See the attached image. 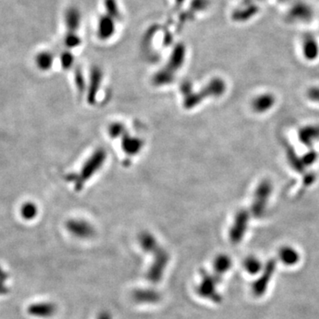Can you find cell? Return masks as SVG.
<instances>
[{"label": "cell", "mask_w": 319, "mask_h": 319, "mask_svg": "<svg viewBox=\"0 0 319 319\" xmlns=\"http://www.w3.org/2000/svg\"><path fill=\"white\" fill-rule=\"evenodd\" d=\"M39 213L38 206L33 202H26L21 206V215L22 218H24L27 221H30L37 217Z\"/></svg>", "instance_id": "cell-26"}, {"label": "cell", "mask_w": 319, "mask_h": 319, "mask_svg": "<svg viewBox=\"0 0 319 319\" xmlns=\"http://www.w3.org/2000/svg\"><path fill=\"white\" fill-rule=\"evenodd\" d=\"M251 217L249 210L247 209H241L237 212L233 226L230 230V239L233 244H239L241 242L243 238L246 234L249 219Z\"/></svg>", "instance_id": "cell-5"}, {"label": "cell", "mask_w": 319, "mask_h": 319, "mask_svg": "<svg viewBox=\"0 0 319 319\" xmlns=\"http://www.w3.org/2000/svg\"><path fill=\"white\" fill-rule=\"evenodd\" d=\"M59 61L63 70H70L75 63V56L70 50H66L59 56Z\"/></svg>", "instance_id": "cell-27"}, {"label": "cell", "mask_w": 319, "mask_h": 319, "mask_svg": "<svg viewBox=\"0 0 319 319\" xmlns=\"http://www.w3.org/2000/svg\"><path fill=\"white\" fill-rule=\"evenodd\" d=\"M244 268L249 274L257 275L263 271L264 265L257 257H248L244 262Z\"/></svg>", "instance_id": "cell-23"}, {"label": "cell", "mask_w": 319, "mask_h": 319, "mask_svg": "<svg viewBox=\"0 0 319 319\" xmlns=\"http://www.w3.org/2000/svg\"><path fill=\"white\" fill-rule=\"evenodd\" d=\"M217 277L219 276H211V275L205 273L204 276L202 277L201 284H199L198 291L199 295L201 297L205 299H210L212 301L215 302H220L221 297L220 295L216 293L215 285L218 283L219 279Z\"/></svg>", "instance_id": "cell-8"}, {"label": "cell", "mask_w": 319, "mask_h": 319, "mask_svg": "<svg viewBox=\"0 0 319 319\" xmlns=\"http://www.w3.org/2000/svg\"><path fill=\"white\" fill-rule=\"evenodd\" d=\"M107 160V153L103 148L96 150L81 168L79 173L71 174L68 179L73 182L77 191H81L84 184L101 170Z\"/></svg>", "instance_id": "cell-3"}, {"label": "cell", "mask_w": 319, "mask_h": 319, "mask_svg": "<svg viewBox=\"0 0 319 319\" xmlns=\"http://www.w3.org/2000/svg\"><path fill=\"white\" fill-rule=\"evenodd\" d=\"M300 140L305 145H311L319 140V126H307L299 132Z\"/></svg>", "instance_id": "cell-21"}, {"label": "cell", "mask_w": 319, "mask_h": 319, "mask_svg": "<svg viewBox=\"0 0 319 319\" xmlns=\"http://www.w3.org/2000/svg\"><path fill=\"white\" fill-rule=\"evenodd\" d=\"M272 193V184L269 180H263L258 184L254 194L249 213L254 218H261L264 216L267 208L268 202Z\"/></svg>", "instance_id": "cell-4"}, {"label": "cell", "mask_w": 319, "mask_h": 319, "mask_svg": "<svg viewBox=\"0 0 319 319\" xmlns=\"http://www.w3.org/2000/svg\"><path fill=\"white\" fill-rule=\"evenodd\" d=\"M63 43L66 46L67 50L71 51L79 47L82 44V39L80 38L79 34H77V32L66 31L63 38Z\"/></svg>", "instance_id": "cell-24"}, {"label": "cell", "mask_w": 319, "mask_h": 319, "mask_svg": "<svg viewBox=\"0 0 319 319\" xmlns=\"http://www.w3.org/2000/svg\"><path fill=\"white\" fill-rule=\"evenodd\" d=\"M185 55V46L183 44H178L171 52L166 66L154 75L153 78V84L155 86H165L172 83L176 74L184 65Z\"/></svg>", "instance_id": "cell-2"}, {"label": "cell", "mask_w": 319, "mask_h": 319, "mask_svg": "<svg viewBox=\"0 0 319 319\" xmlns=\"http://www.w3.org/2000/svg\"><path fill=\"white\" fill-rule=\"evenodd\" d=\"M278 258L286 266H295L300 261V253L292 246H283L278 251Z\"/></svg>", "instance_id": "cell-16"}, {"label": "cell", "mask_w": 319, "mask_h": 319, "mask_svg": "<svg viewBox=\"0 0 319 319\" xmlns=\"http://www.w3.org/2000/svg\"><path fill=\"white\" fill-rule=\"evenodd\" d=\"M56 309L57 308L55 304L52 302H37L28 306V313L33 316L46 318L53 316L55 314Z\"/></svg>", "instance_id": "cell-13"}, {"label": "cell", "mask_w": 319, "mask_h": 319, "mask_svg": "<svg viewBox=\"0 0 319 319\" xmlns=\"http://www.w3.org/2000/svg\"><path fill=\"white\" fill-rule=\"evenodd\" d=\"M126 132V128L124 125L121 122H114L108 128L109 136L113 139H118Z\"/></svg>", "instance_id": "cell-28"}, {"label": "cell", "mask_w": 319, "mask_h": 319, "mask_svg": "<svg viewBox=\"0 0 319 319\" xmlns=\"http://www.w3.org/2000/svg\"><path fill=\"white\" fill-rule=\"evenodd\" d=\"M175 1V5H176V7H180L183 6V4L186 1V0H174Z\"/></svg>", "instance_id": "cell-35"}, {"label": "cell", "mask_w": 319, "mask_h": 319, "mask_svg": "<svg viewBox=\"0 0 319 319\" xmlns=\"http://www.w3.org/2000/svg\"><path fill=\"white\" fill-rule=\"evenodd\" d=\"M133 298L140 303H154L159 301L160 295L153 289H138L133 293Z\"/></svg>", "instance_id": "cell-19"}, {"label": "cell", "mask_w": 319, "mask_h": 319, "mask_svg": "<svg viewBox=\"0 0 319 319\" xmlns=\"http://www.w3.org/2000/svg\"><path fill=\"white\" fill-rule=\"evenodd\" d=\"M302 52L306 59L313 60L319 53V47L315 39L311 36H306L302 41Z\"/></svg>", "instance_id": "cell-18"}, {"label": "cell", "mask_w": 319, "mask_h": 319, "mask_svg": "<svg viewBox=\"0 0 319 319\" xmlns=\"http://www.w3.org/2000/svg\"><path fill=\"white\" fill-rule=\"evenodd\" d=\"M97 319H112V316L108 311H103L99 314Z\"/></svg>", "instance_id": "cell-33"}, {"label": "cell", "mask_w": 319, "mask_h": 319, "mask_svg": "<svg viewBox=\"0 0 319 319\" xmlns=\"http://www.w3.org/2000/svg\"><path fill=\"white\" fill-rule=\"evenodd\" d=\"M64 24L67 31L77 32L82 24V14L76 7H70L65 11Z\"/></svg>", "instance_id": "cell-12"}, {"label": "cell", "mask_w": 319, "mask_h": 319, "mask_svg": "<svg viewBox=\"0 0 319 319\" xmlns=\"http://www.w3.org/2000/svg\"><path fill=\"white\" fill-rule=\"evenodd\" d=\"M75 83H76V86H77L79 93L83 94V91L85 90L86 83H85V79L83 77V71L79 67L77 68L76 71H75Z\"/></svg>", "instance_id": "cell-29"}, {"label": "cell", "mask_w": 319, "mask_h": 319, "mask_svg": "<svg viewBox=\"0 0 319 319\" xmlns=\"http://www.w3.org/2000/svg\"><path fill=\"white\" fill-rule=\"evenodd\" d=\"M181 93L183 95V106L185 109H193L209 98L221 97L226 90V83L222 78L215 77L210 80L201 90L195 91L188 82L181 84Z\"/></svg>", "instance_id": "cell-1"}, {"label": "cell", "mask_w": 319, "mask_h": 319, "mask_svg": "<svg viewBox=\"0 0 319 319\" xmlns=\"http://www.w3.org/2000/svg\"><path fill=\"white\" fill-rule=\"evenodd\" d=\"M121 138L122 150L129 155H135L142 149L144 146L142 140L137 137H132L129 132H125Z\"/></svg>", "instance_id": "cell-14"}, {"label": "cell", "mask_w": 319, "mask_h": 319, "mask_svg": "<svg viewBox=\"0 0 319 319\" xmlns=\"http://www.w3.org/2000/svg\"><path fill=\"white\" fill-rule=\"evenodd\" d=\"M8 288L5 285L4 283H0V295H7L8 293Z\"/></svg>", "instance_id": "cell-34"}, {"label": "cell", "mask_w": 319, "mask_h": 319, "mask_svg": "<svg viewBox=\"0 0 319 319\" xmlns=\"http://www.w3.org/2000/svg\"><path fill=\"white\" fill-rule=\"evenodd\" d=\"M233 265L232 259L226 254H219L214 261V268L218 275H222L229 271Z\"/></svg>", "instance_id": "cell-22"}, {"label": "cell", "mask_w": 319, "mask_h": 319, "mask_svg": "<svg viewBox=\"0 0 319 319\" xmlns=\"http://www.w3.org/2000/svg\"><path fill=\"white\" fill-rule=\"evenodd\" d=\"M103 80V73L101 69L94 67L90 70V82L87 92V101L90 105H94L97 101L99 90L101 89V83Z\"/></svg>", "instance_id": "cell-11"}, {"label": "cell", "mask_w": 319, "mask_h": 319, "mask_svg": "<svg viewBox=\"0 0 319 319\" xmlns=\"http://www.w3.org/2000/svg\"><path fill=\"white\" fill-rule=\"evenodd\" d=\"M66 228L70 234L79 239H89L95 233L93 226L82 219H70L66 222Z\"/></svg>", "instance_id": "cell-9"}, {"label": "cell", "mask_w": 319, "mask_h": 319, "mask_svg": "<svg viewBox=\"0 0 319 319\" xmlns=\"http://www.w3.org/2000/svg\"><path fill=\"white\" fill-rule=\"evenodd\" d=\"M8 279V273L0 267V283H4Z\"/></svg>", "instance_id": "cell-32"}, {"label": "cell", "mask_w": 319, "mask_h": 319, "mask_svg": "<svg viewBox=\"0 0 319 319\" xmlns=\"http://www.w3.org/2000/svg\"><path fill=\"white\" fill-rule=\"evenodd\" d=\"M116 22L114 18L107 14H102L97 22V37L102 41H107L112 39L115 34Z\"/></svg>", "instance_id": "cell-10"}, {"label": "cell", "mask_w": 319, "mask_h": 319, "mask_svg": "<svg viewBox=\"0 0 319 319\" xmlns=\"http://www.w3.org/2000/svg\"><path fill=\"white\" fill-rule=\"evenodd\" d=\"M316 159V153L314 151H311L309 153H306L305 155L302 157V163L305 165V167L311 165Z\"/></svg>", "instance_id": "cell-31"}, {"label": "cell", "mask_w": 319, "mask_h": 319, "mask_svg": "<svg viewBox=\"0 0 319 319\" xmlns=\"http://www.w3.org/2000/svg\"><path fill=\"white\" fill-rule=\"evenodd\" d=\"M104 7L106 13L115 21H121V13L116 0H104Z\"/></svg>", "instance_id": "cell-25"}, {"label": "cell", "mask_w": 319, "mask_h": 319, "mask_svg": "<svg viewBox=\"0 0 319 319\" xmlns=\"http://www.w3.org/2000/svg\"><path fill=\"white\" fill-rule=\"evenodd\" d=\"M35 62L39 70L42 71H48L53 66L54 55L50 51H42L36 56Z\"/></svg>", "instance_id": "cell-20"}, {"label": "cell", "mask_w": 319, "mask_h": 319, "mask_svg": "<svg viewBox=\"0 0 319 319\" xmlns=\"http://www.w3.org/2000/svg\"><path fill=\"white\" fill-rule=\"evenodd\" d=\"M307 98L309 101L319 103V87H311L307 90Z\"/></svg>", "instance_id": "cell-30"}, {"label": "cell", "mask_w": 319, "mask_h": 319, "mask_svg": "<svg viewBox=\"0 0 319 319\" xmlns=\"http://www.w3.org/2000/svg\"><path fill=\"white\" fill-rule=\"evenodd\" d=\"M276 264L277 263L273 259L268 261L267 264L264 265V269L262 271L263 273L261 275L260 278L254 281V283L252 285V292L257 297L263 296L267 291L269 284L271 283L272 277L276 271Z\"/></svg>", "instance_id": "cell-6"}, {"label": "cell", "mask_w": 319, "mask_h": 319, "mask_svg": "<svg viewBox=\"0 0 319 319\" xmlns=\"http://www.w3.org/2000/svg\"><path fill=\"white\" fill-rule=\"evenodd\" d=\"M153 254L154 256V261L147 273V279L151 282H158L163 278L165 268L170 260V257L163 247H160Z\"/></svg>", "instance_id": "cell-7"}, {"label": "cell", "mask_w": 319, "mask_h": 319, "mask_svg": "<svg viewBox=\"0 0 319 319\" xmlns=\"http://www.w3.org/2000/svg\"><path fill=\"white\" fill-rule=\"evenodd\" d=\"M139 242L141 248L147 253H154L161 247L153 234L147 232L139 234Z\"/></svg>", "instance_id": "cell-17"}, {"label": "cell", "mask_w": 319, "mask_h": 319, "mask_svg": "<svg viewBox=\"0 0 319 319\" xmlns=\"http://www.w3.org/2000/svg\"><path fill=\"white\" fill-rule=\"evenodd\" d=\"M275 104V98L272 94H262L252 101V108L257 113H264L270 110Z\"/></svg>", "instance_id": "cell-15"}]
</instances>
